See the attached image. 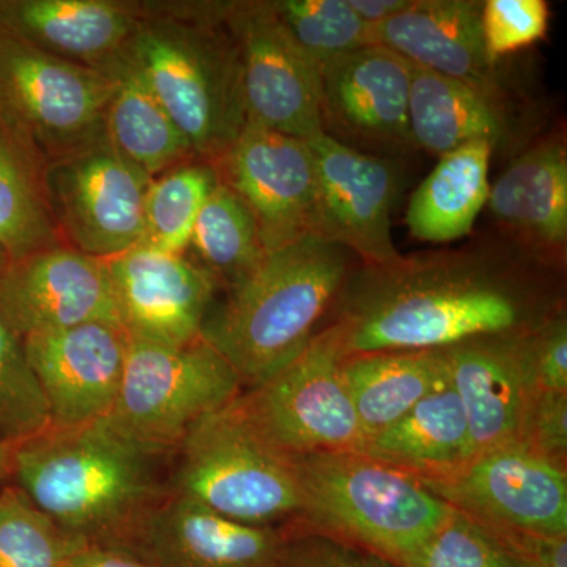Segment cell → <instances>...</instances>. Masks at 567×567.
Instances as JSON below:
<instances>
[{"label":"cell","mask_w":567,"mask_h":567,"mask_svg":"<svg viewBox=\"0 0 567 567\" xmlns=\"http://www.w3.org/2000/svg\"><path fill=\"white\" fill-rule=\"evenodd\" d=\"M279 567H399L390 559L334 537L286 524Z\"/></svg>","instance_id":"cell-37"},{"label":"cell","mask_w":567,"mask_h":567,"mask_svg":"<svg viewBox=\"0 0 567 567\" xmlns=\"http://www.w3.org/2000/svg\"><path fill=\"white\" fill-rule=\"evenodd\" d=\"M159 456L118 434L106 417L50 425L13 445L17 487L63 532L85 544L123 548L169 495Z\"/></svg>","instance_id":"cell-2"},{"label":"cell","mask_w":567,"mask_h":567,"mask_svg":"<svg viewBox=\"0 0 567 567\" xmlns=\"http://www.w3.org/2000/svg\"><path fill=\"white\" fill-rule=\"evenodd\" d=\"M533 350L540 390L567 393L566 308L533 333Z\"/></svg>","instance_id":"cell-39"},{"label":"cell","mask_w":567,"mask_h":567,"mask_svg":"<svg viewBox=\"0 0 567 567\" xmlns=\"http://www.w3.org/2000/svg\"><path fill=\"white\" fill-rule=\"evenodd\" d=\"M104 262L130 338L171 347L203 338L219 287L185 254L137 245Z\"/></svg>","instance_id":"cell-17"},{"label":"cell","mask_w":567,"mask_h":567,"mask_svg":"<svg viewBox=\"0 0 567 567\" xmlns=\"http://www.w3.org/2000/svg\"><path fill=\"white\" fill-rule=\"evenodd\" d=\"M361 262L350 249L308 234L270 249L240 281L216 295L203 339L245 388L260 385L327 327Z\"/></svg>","instance_id":"cell-3"},{"label":"cell","mask_w":567,"mask_h":567,"mask_svg":"<svg viewBox=\"0 0 567 567\" xmlns=\"http://www.w3.org/2000/svg\"><path fill=\"white\" fill-rule=\"evenodd\" d=\"M533 333L486 336L443 349L451 385L465 409L473 457L520 443L540 390Z\"/></svg>","instance_id":"cell-18"},{"label":"cell","mask_w":567,"mask_h":567,"mask_svg":"<svg viewBox=\"0 0 567 567\" xmlns=\"http://www.w3.org/2000/svg\"><path fill=\"white\" fill-rule=\"evenodd\" d=\"M494 152V145L481 141L439 156L406 208L412 237L427 244H451L472 233L491 194L488 171Z\"/></svg>","instance_id":"cell-27"},{"label":"cell","mask_w":567,"mask_h":567,"mask_svg":"<svg viewBox=\"0 0 567 567\" xmlns=\"http://www.w3.org/2000/svg\"><path fill=\"white\" fill-rule=\"evenodd\" d=\"M10 264V257L7 256V252L0 248V276H2L3 271H6L7 265Z\"/></svg>","instance_id":"cell-44"},{"label":"cell","mask_w":567,"mask_h":567,"mask_svg":"<svg viewBox=\"0 0 567 567\" xmlns=\"http://www.w3.org/2000/svg\"><path fill=\"white\" fill-rule=\"evenodd\" d=\"M11 453H13V445L0 440V491L3 483L11 476Z\"/></svg>","instance_id":"cell-43"},{"label":"cell","mask_w":567,"mask_h":567,"mask_svg":"<svg viewBox=\"0 0 567 567\" xmlns=\"http://www.w3.org/2000/svg\"><path fill=\"white\" fill-rule=\"evenodd\" d=\"M244 390L233 365L203 338L181 347L130 338L121 390L106 421L166 457L177 453L194 425Z\"/></svg>","instance_id":"cell-7"},{"label":"cell","mask_w":567,"mask_h":567,"mask_svg":"<svg viewBox=\"0 0 567 567\" xmlns=\"http://www.w3.org/2000/svg\"><path fill=\"white\" fill-rule=\"evenodd\" d=\"M300 513L290 524L398 561L445 522L451 507L415 476L360 451L295 457Z\"/></svg>","instance_id":"cell-5"},{"label":"cell","mask_w":567,"mask_h":567,"mask_svg":"<svg viewBox=\"0 0 567 567\" xmlns=\"http://www.w3.org/2000/svg\"><path fill=\"white\" fill-rule=\"evenodd\" d=\"M240 55L246 122L309 141L323 133L319 66L300 51L264 0L224 2Z\"/></svg>","instance_id":"cell-11"},{"label":"cell","mask_w":567,"mask_h":567,"mask_svg":"<svg viewBox=\"0 0 567 567\" xmlns=\"http://www.w3.org/2000/svg\"><path fill=\"white\" fill-rule=\"evenodd\" d=\"M265 252L252 213L218 182L197 216L185 256L224 290L252 271Z\"/></svg>","instance_id":"cell-30"},{"label":"cell","mask_w":567,"mask_h":567,"mask_svg":"<svg viewBox=\"0 0 567 567\" xmlns=\"http://www.w3.org/2000/svg\"><path fill=\"white\" fill-rule=\"evenodd\" d=\"M85 544L71 537L17 486L0 491V567H66Z\"/></svg>","instance_id":"cell-34"},{"label":"cell","mask_w":567,"mask_h":567,"mask_svg":"<svg viewBox=\"0 0 567 567\" xmlns=\"http://www.w3.org/2000/svg\"><path fill=\"white\" fill-rule=\"evenodd\" d=\"M123 59L181 130L194 158L215 164L233 147L246 111L224 2H140Z\"/></svg>","instance_id":"cell-4"},{"label":"cell","mask_w":567,"mask_h":567,"mask_svg":"<svg viewBox=\"0 0 567 567\" xmlns=\"http://www.w3.org/2000/svg\"><path fill=\"white\" fill-rule=\"evenodd\" d=\"M518 445L567 468V393L539 390Z\"/></svg>","instance_id":"cell-38"},{"label":"cell","mask_w":567,"mask_h":567,"mask_svg":"<svg viewBox=\"0 0 567 567\" xmlns=\"http://www.w3.org/2000/svg\"><path fill=\"white\" fill-rule=\"evenodd\" d=\"M346 353L334 324L274 377L230 402L260 439L289 457L361 451L365 435L342 379Z\"/></svg>","instance_id":"cell-8"},{"label":"cell","mask_w":567,"mask_h":567,"mask_svg":"<svg viewBox=\"0 0 567 567\" xmlns=\"http://www.w3.org/2000/svg\"><path fill=\"white\" fill-rule=\"evenodd\" d=\"M409 3L410 0H349L354 13L371 29L401 13Z\"/></svg>","instance_id":"cell-42"},{"label":"cell","mask_w":567,"mask_h":567,"mask_svg":"<svg viewBox=\"0 0 567 567\" xmlns=\"http://www.w3.org/2000/svg\"><path fill=\"white\" fill-rule=\"evenodd\" d=\"M513 535L535 567H567V536Z\"/></svg>","instance_id":"cell-40"},{"label":"cell","mask_w":567,"mask_h":567,"mask_svg":"<svg viewBox=\"0 0 567 567\" xmlns=\"http://www.w3.org/2000/svg\"><path fill=\"white\" fill-rule=\"evenodd\" d=\"M114 80L61 61L0 24V118L44 163L106 140Z\"/></svg>","instance_id":"cell-9"},{"label":"cell","mask_w":567,"mask_h":567,"mask_svg":"<svg viewBox=\"0 0 567 567\" xmlns=\"http://www.w3.org/2000/svg\"><path fill=\"white\" fill-rule=\"evenodd\" d=\"M219 177L212 163L192 159L156 175L148 185L140 245L185 254L194 224Z\"/></svg>","instance_id":"cell-31"},{"label":"cell","mask_w":567,"mask_h":567,"mask_svg":"<svg viewBox=\"0 0 567 567\" xmlns=\"http://www.w3.org/2000/svg\"><path fill=\"white\" fill-rule=\"evenodd\" d=\"M44 164L0 118V248L10 260L63 245L44 197Z\"/></svg>","instance_id":"cell-29"},{"label":"cell","mask_w":567,"mask_h":567,"mask_svg":"<svg viewBox=\"0 0 567 567\" xmlns=\"http://www.w3.org/2000/svg\"><path fill=\"white\" fill-rule=\"evenodd\" d=\"M451 507V506H450ZM399 567H535L513 533L451 507L439 529L394 561Z\"/></svg>","instance_id":"cell-32"},{"label":"cell","mask_w":567,"mask_h":567,"mask_svg":"<svg viewBox=\"0 0 567 567\" xmlns=\"http://www.w3.org/2000/svg\"><path fill=\"white\" fill-rule=\"evenodd\" d=\"M276 17L317 66L374 44L372 29L349 0H271Z\"/></svg>","instance_id":"cell-33"},{"label":"cell","mask_w":567,"mask_h":567,"mask_svg":"<svg viewBox=\"0 0 567 567\" xmlns=\"http://www.w3.org/2000/svg\"><path fill=\"white\" fill-rule=\"evenodd\" d=\"M286 527H254L182 496H164L125 550L151 567H279Z\"/></svg>","instance_id":"cell-20"},{"label":"cell","mask_w":567,"mask_h":567,"mask_svg":"<svg viewBox=\"0 0 567 567\" xmlns=\"http://www.w3.org/2000/svg\"><path fill=\"white\" fill-rule=\"evenodd\" d=\"M140 18L117 0H0V24L61 61L110 76Z\"/></svg>","instance_id":"cell-23"},{"label":"cell","mask_w":567,"mask_h":567,"mask_svg":"<svg viewBox=\"0 0 567 567\" xmlns=\"http://www.w3.org/2000/svg\"><path fill=\"white\" fill-rule=\"evenodd\" d=\"M550 11L546 0H486L481 14L488 55L498 59L532 47L546 37Z\"/></svg>","instance_id":"cell-36"},{"label":"cell","mask_w":567,"mask_h":567,"mask_svg":"<svg viewBox=\"0 0 567 567\" xmlns=\"http://www.w3.org/2000/svg\"><path fill=\"white\" fill-rule=\"evenodd\" d=\"M409 132L413 148L442 156L481 141L496 151L506 144L513 126L503 100L413 66Z\"/></svg>","instance_id":"cell-25"},{"label":"cell","mask_w":567,"mask_h":567,"mask_svg":"<svg viewBox=\"0 0 567 567\" xmlns=\"http://www.w3.org/2000/svg\"><path fill=\"white\" fill-rule=\"evenodd\" d=\"M487 207L507 240L565 270L567 152L561 136L544 137L514 159L491 186Z\"/></svg>","instance_id":"cell-22"},{"label":"cell","mask_w":567,"mask_h":567,"mask_svg":"<svg viewBox=\"0 0 567 567\" xmlns=\"http://www.w3.org/2000/svg\"><path fill=\"white\" fill-rule=\"evenodd\" d=\"M22 342L52 425L70 427L110 415L130 349V334L121 323H81Z\"/></svg>","instance_id":"cell-19"},{"label":"cell","mask_w":567,"mask_h":567,"mask_svg":"<svg viewBox=\"0 0 567 567\" xmlns=\"http://www.w3.org/2000/svg\"><path fill=\"white\" fill-rule=\"evenodd\" d=\"M413 65L369 44L319 66L323 133L377 156L412 151L409 99Z\"/></svg>","instance_id":"cell-14"},{"label":"cell","mask_w":567,"mask_h":567,"mask_svg":"<svg viewBox=\"0 0 567 567\" xmlns=\"http://www.w3.org/2000/svg\"><path fill=\"white\" fill-rule=\"evenodd\" d=\"M213 166L252 213L267 251L319 235V186L308 142L246 122Z\"/></svg>","instance_id":"cell-13"},{"label":"cell","mask_w":567,"mask_h":567,"mask_svg":"<svg viewBox=\"0 0 567 567\" xmlns=\"http://www.w3.org/2000/svg\"><path fill=\"white\" fill-rule=\"evenodd\" d=\"M151 181L106 140L44 164V197L62 244L102 260L140 245Z\"/></svg>","instance_id":"cell-10"},{"label":"cell","mask_w":567,"mask_h":567,"mask_svg":"<svg viewBox=\"0 0 567 567\" xmlns=\"http://www.w3.org/2000/svg\"><path fill=\"white\" fill-rule=\"evenodd\" d=\"M565 308V270L503 237L386 265L361 264L328 323L350 357L533 333Z\"/></svg>","instance_id":"cell-1"},{"label":"cell","mask_w":567,"mask_h":567,"mask_svg":"<svg viewBox=\"0 0 567 567\" xmlns=\"http://www.w3.org/2000/svg\"><path fill=\"white\" fill-rule=\"evenodd\" d=\"M0 317L21 339L87 322L121 323L107 265L66 245L10 260Z\"/></svg>","instance_id":"cell-16"},{"label":"cell","mask_w":567,"mask_h":567,"mask_svg":"<svg viewBox=\"0 0 567 567\" xmlns=\"http://www.w3.org/2000/svg\"><path fill=\"white\" fill-rule=\"evenodd\" d=\"M175 454L173 495L254 527H282L300 513L293 458L260 439L230 404L194 425Z\"/></svg>","instance_id":"cell-6"},{"label":"cell","mask_w":567,"mask_h":567,"mask_svg":"<svg viewBox=\"0 0 567 567\" xmlns=\"http://www.w3.org/2000/svg\"><path fill=\"white\" fill-rule=\"evenodd\" d=\"M66 567H151L133 551L117 547L84 546Z\"/></svg>","instance_id":"cell-41"},{"label":"cell","mask_w":567,"mask_h":567,"mask_svg":"<svg viewBox=\"0 0 567 567\" xmlns=\"http://www.w3.org/2000/svg\"><path fill=\"white\" fill-rule=\"evenodd\" d=\"M50 425V406L24 342L0 317V440L17 445Z\"/></svg>","instance_id":"cell-35"},{"label":"cell","mask_w":567,"mask_h":567,"mask_svg":"<svg viewBox=\"0 0 567 567\" xmlns=\"http://www.w3.org/2000/svg\"><path fill=\"white\" fill-rule=\"evenodd\" d=\"M110 76L114 91L107 104L104 134L122 158L151 178L196 159L181 130L125 59Z\"/></svg>","instance_id":"cell-28"},{"label":"cell","mask_w":567,"mask_h":567,"mask_svg":"<svg viewBox=\"0 0 567 567\" xmlns=\"http://www.w3.org/2000/svg\"><path fill=\"white\" fill-rule=\"evenodd\" d=\"M308 142L319 186L320 237L350 249L363 265H386L402 256L391 235L398 197L394 163L320 133Z\"/></svg>","instance_id":"cell-15"},{"label":"cell","mask_w":567,"mask_h":567,"mask_svg":"<svg viewBox=\"0 0 567 567\" xmlns=\"http://www.w3.org/2000/svg\"><path fill=\"white\" fill-rule=\"evenodd\" d=\"M420 483L447 506L488 527L567 536V468L527 447H498L473 457L453 475Z\"/></svg>","instance_id":"cell-12"},{"label":"cell","mask_w":567,"mask_h":567,"mask_svg":"<svg viewBox=\"0 0 567 567\" xmlns=\"http://www.w3.org/2000/svg\"><path fill=\"white\" fill-rule=\"evenodd\" d=\"M360 453L416 480H440L468 464L473 458L468 421L451 382L417 402L390 427L369 436Z\"/></svg>","instance_id":"cell-24"},{"label":"cell","mask_w":567,"mask_h":567,"mask_svg":"<svg viewBox=\"0 0 567 567\" xmlns=\"http://www.w3.org/2000/svg\"><path fill=\"white\" fill-rule=\"evenodd\" d=\"M483 6L480 0H410L401 13L372 28V40L416 69L506 102L498 62L484 44Z\"/></svg>","instance_id":"cell-21"},{"label":"cell","mask_w":567,"mask_h":567,"mask_svg":"<svg viewBox=\"0 0 567 567\" xmlns=\"http://www.w3.org/2000/svg\"><path fill=\"white\" fill-rule=\"evenodd\" d=\"M341 371L365 440L451 382L445 350L350 354Z\"/></svg>","instance_id":"cell-26"}]
</instances>
